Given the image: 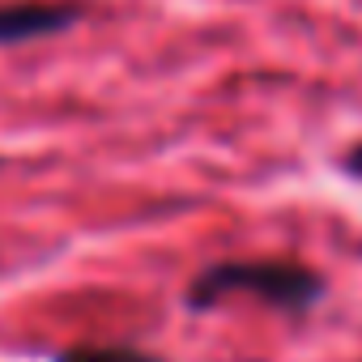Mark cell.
<instances>
[{"instance_id":"6da1fadb","label":"cell","mask_w":362,"mask_h":362,"mask_svg":"<svg viewBox=\"0 0 362 362\" xmlns=\"http://www.w3.org/2000/svg\"><path fill=\"white\" fill-rule=\"evenodd\" d=\"M226 294H256V298L298 315L324 298V277L307 264H294V260H226V264L205 269L188 286V307L209 311Z\"/></svg>"},{"instance_id":"7a4b0ae2","label":"cell","mask_w":362,"mask_h":362,"mask_svg":"<svg viewBox=\"0 0 362 362\" xmlns=\"http://www.w3.org/2000/svg\"><path fill=\"white\" fill-rule=\"evenodd\" d=\"M81 18H86V9L77 0H13V5H0V43L60 35V30L77 26Z\"/></svg>"},{"instance_id":"3957f363","label":"cell","mask_w":362,"mask_h":362,"mask_svg":"<svg viewBox=\"0 0 362 362\" xmlns=\"http://www.w3.org/2000/svg\"><path fill=\"white\" fill-rule=\"evenodd\" d=\"M56 362H158L153 354H141L132 345H73Z\"/></svg>"},{"instance_id":"277c9868","label":"cell","mask_w":362,"mask_h":362,"mask_svg":"<svg viewBox=\"0 0 362 362\" xmlns=\"http://www.w3.org/2000/svg\"><path fill=\"white\" fill-rule=\"evenodd\" d=\"M341 166H345V175H354V179H362V141H358V145H354V149L345 153V162H341Z\"/></svg>"}]
</instances>
